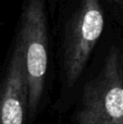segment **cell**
<instances>
[{
	"label": "cell",
	"instance_id": "cell-1",
	"mask_svg": "<svg viewBox=\"0 0 123 124\" xmlns=\"http://www.w3.org/2000/svg\"><path fill=\"white\" fill-rule=\"evenodd\" d=\"M106 26L100 0H68L58 33L61 78L71 89L82 77Z\"/></svg>",
	"mask_w": 123,
	"mask_h": 124
},
{
	"label": "cell",
	"instance_id": "cell-2",
	"mask_svg": "<svg viewBox=\"0 0 123 124\" xmlns=\"http://www.w3.org/2000/svg\"><path fill=\"white\" fill-rule=\"evenodd\" d=\"M48 16L46 0H22L14 40L23 52L31 116L36 113L45 90L50 45Z\"/></svg>",
	"mask_w": 123,
	"mask_h": 124
},
{
	"label": "cell",
	"instance_id": "cell-3",
	"mask_svg": "<svg viewBox=\"0 0 123 124\" xmlns=\"http://www.w3.org/2000/svg\"><path fill=\"white\" fill-rule=\"evenodd\" d=\"M74 124H123V52L109 46L101 68L83 87Z\"/></svg>",
	"mask_w": 123,
	"mask_h": 124
},
{
	"label": "cell",
	"instance_id": "cell-4",
	"mask_svg": "<svg viewBox=\"0 0 123 124\" xmlns=\"http://www.w3.org/2000/svg\"><path fill=\"white\" fill-rule=\"evenodd\" d=\"M28 112V87L23 52L14 40L0 85V124H24Z\"/></svg>",
	"mask_w": 123,
	"mask_h": 124
},
{
	"label": "cell",
	"instance_id": "cell-5",
	"mask_svg": "<svg viewBox=\"0 0 123 124\" xmlns=\"http://www.w3.org/2000/svg\"><path fill=\"white\" fill-rule=\"evenodd\" d=\"M106 4L110 16L120 26H123V0H100Z\"/></svg>",
	"mask_w": 123,
	"mask_h": 124
},
{
	"label": "cell",
	"instance_id": "cell-6",
	"mask_svg": "<svg viewBox=\"0 0 123 124\" xmlns=\"http://www.w3.org/2000/svg\"><path fill=\"white\" fill-rule=\"evenodd\" d=\"M47 1V6H48V12L50 15H54V10L57 8V4H58V0H46Z\"/></svg>",
	"mask_w": 123,
	"mask_h": 124
},
{
	"label": "cell",
	"instance_id": "cell-7",
	"mask_svg": "<svg viewBox=\"0 0 123 124\" xmlns=\"http://www.w3.org/2000/svg\"><path fill=\"white\" fill-rule=\"evenodd\" d=\"M121 44H122V52H123V40H122V43H121Z\"/></svg>",
	"mask_w": 123,
	"mask_h": 124
}]
</instances>
